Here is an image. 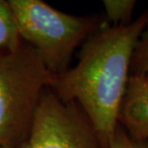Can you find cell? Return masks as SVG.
Instances as JSON below:
<instances>
[{
  "label": "cell",
  "mask_w": 148,
  "mask_h": 148,
  "mask_svg": "<svg viewBox=\"0 0 148 148\" xmlns=\"http://www.w3.org/2000/svg\"><path fill=\"white\" fill-rule=\"evenodd\" d=\"M110 148H148V141L131 138L119 124L115 129Z\"/></svg>",
  "instance_id": "obj_9"
},
{
  "label": "cell",
  "mask_w": 148,
  "mask_h": 148,
  "mask_svg": "<svg viewBox=\"0 0 148 148\" xmlns=\"http://www.w3.org/2000/svg\"><path fill=\"white\" fill-rule=\"evenodd\" d=\"M118 124L131 138L148 141V80L129 76Z\"/></svg>",
  "instance_id": "obj_5"
},
{
  "label": "cell",
  "mask_w": 148,
  "mask_h": 148,
  "mask_svg": "<svg viewBox=\"0 0 148 148\" xmlns=\"http://www.w3.org/2000/svg\"><path fill=\"white\" fill-rule=\"evenodd\" d=\"M0 148H14V147H8V146H3V145H0ZM16 148H20V147H16Z\"/></svg>",
  "instance_id": "obj_10"
},
{
  "label": "cell",
  "mask_w": 148,
  "mask_h": 148,
  "mask_svg": "<svg viewBox=\"0 0 148 148\" xmlns=\"http://www.w3.org/2000/svg\"><path fill=\"white\" fill-rule=\"evenodd\" d=\"M22 40L40 56L51 75L69 69L74 51L104 22L96 14L77 16L40 0H9Z\"/></svg>",
  "instance_id": "obj_2"
},
{
  "label": "cell",
  "mask_w": 148,
  "mask_h": 148,
  "mask_svg": "<svg viewBox=\"0 0 148 148\" xmlns=\"http://www.w3.org/2000/svg\"><path fill=\"white\" fill-rule=\"evenodd\" d=\"M105 21L114 26H126L132 23L136 0H104Z\"/></svg>",
  "instance_id": "obj_7"
},
{
  "label": "cell",
  "mask_w": 148,
  "mask_h": 148,
  "mask_svg": "<svg viewBox=\"0 0 148 148\" xmlns=\"http://www.w3.org/2000/svg\"><path fill=\"white\" fill-rule=\"evenodd\" d=\"M148 23V9L126 26L105 21L83 42L75 66L52 75L48 88L77 103L92 124L101 148H110L130 76L134 49Z\"/></svg>",
  "instance_id": "obj_1"
},
{
  "label": "cell",
  "mask_w": 148,
  "mask_h": 148,
  "mask_svg": "<svg viewBox=\"0 0 148 148\" xmlns=\"http://www.w3.org/2000/svg\"><path fill=\"white\" fill-rule=\"evenodd\" d=\"M18 27L8 1L0 0V55L12 53L22 45Z\"/></svg>",
  "instance_id": "obj_6"
},
{
  "label": "cell",
  "mask_w": 148,
  "mask_h": 148,
  "mask_svg": "<svg viewBox=\"0 0 148 148\" xmlns=\"http://www.w3.org/2000/svg\"><path fill=\"white\" fill-rule=\"evenodd\" d=\"M20 148H101L92 124L75 102H64L47 87Z\"/></svg>",
  "instance_id": "obj_4"
},
{
  "label": "cell",
  "mask_w": 148,
  "mask_h": 148,
  "mask_svg": "<svg viewBox=\"0 0 148 148\" xmlns=\"http://www.w3.org/2000/svg\"><path fill=\"white\" fill-rule=\"evenodd\" d=\"M51 74L27 43L0 55V145L20 147Z\"/></svg>",
  "instance_id": "obj_3"
},
{
  "label": "cell",
  "mask_w": 148,
  "mask_h": 148,
  "mask_svg": "<svg viewBox=\"0 0 148 148\" xmlns=\"http://www.w3.org/2000/svg\"><path fill=\"white\" fill-rule=\"evenodd\" d=\"M130 76L148 80V23L133 52L130 64Z\"/></svg>",
  "instance_id": "obj_8"
}]
</instances>
